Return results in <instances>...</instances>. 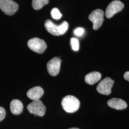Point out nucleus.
Returning <instances> with one entry per match:
<instances>
[{"label": "nucleus", "instance_id": "4", "mask_svg": "<svg viewBox=\"0 0 129 129\" xmlns=\"http://www.w3.org/2000/svg\"><path fill=\"white\" fill-rule=\"evenodd\" d=\"M27 110L30 113L42 117L45 114L46 107L40 100L33 101L28 105Z\"/></svg>", "mask_w": 129, "mask_h": 129}, {"label": "nucleus", "instance_id": "12", "mask_svg": "<svg viewBox=\"0 0 129 129\" xmlns=\"http://www.w3.org/2000/svg\"><path fill=\"white\" fill-rule=\"evenodd\" d=\"M102 78V75L99 72H92L87 74L85 78V80L86 83L93 85L98 82Z\"/></svg>", "mask_w": 129, "mask_h": 129}, {"label": "nucleus", "instance_id": "7", "mask_svg": "<svg viewBox=\"0 0 129 129\" xmlns=\"http://www.w3.org/2000/svg\"><path fill=\"white\" fill-rule=\"evenodd\" d=\"M114 80L109 77H106L97 86V90L100 94L105 95H110L114 84Z\"/></svg>", "mask_w": 129, "mask_h": 129}, {"label": "nucleus", "instance_id": "17", "mask_svg": "<svg viewBox=\"0 0 129 129\" xmlns=\"http://www.w3.org/2000/svg\"><path fill=\"white\" fill-rule=\"evenodd\" d=\"M74 34L78 37H80L82 36L84 33V30L83 28L78 27L77 28L74 30Z\"/></svg>", "mask_w": 129, "mask_h": 129}, {"label": "nucleus", "instance_id": "14", "mask_svg": "<svg viewBox=\"0 0 129 129\" xmlns=\"http://www.w3.org/2000/svg\"><path fill=\"white\" fill-rule=\"evenodd\" d=\"M48 3L49 0H33L32 5L34 9L38 10Z\"/></svg>", "mask_w": 129, "mask_h": 129}, {"label": "nucleus", "instance_id": "1", "mask_svg": "<svg viewBox=\"0 0 129 129\" xmlns=\"http://www.w3.org/2000/svg\"><path fill=\"white\" fill-rule=\"evenodd\" d=\"M45 26L47 31L54 36H58L64 35L69 28V23L64 21L59 25H57L53 23L50 20H46Z\"/></svg>", "mask_w": 129, "mask_h": 129}, {"label": "nucleus", "instance_id": "2", "mask_svg": "<svg viewBox=\"0 0 129 129\" xmlns=\"http://www.w3.org/2000/svg\"><path fill=\"white\" fill-rule=\"evenodd\" d=\"M61 105L66 112L73 113L79 109L80 102L76 97L71 95H68L62 99Z\"/></svg>", "mask_w": 129, "mask_h": 129}, {"label": "nucleus", "instance_id": "3", "mask_svg": "<svg viewBox=\"0 0 129 129\" xmlns=\"http://www.w3.org/2000/svg\"><path fill=\"white\" fill-rule=\"evenodd\" d=\"M27 45L31 50L38 54L43 53L47 47L46 44L44 40L37 37L30 39L28 41Z\"/></svg>", "mask_w": 129, "mask_h": 129}, {"label": "nucleus", "instance_id": "8", "mask_svg": "<svg viewBox=\"0 0 129 129\" xmlns=\"http://www.w3.org/2000/svg\"><path fill=\"white\" fill-rule=\"evenodd\" d=\"M124 7V4L120 1L115 0L112 1L107 6L105 14L107 18H111L114 15L120 12Z\"/></svg>", "mask_w": 129, "mask_h": 129}, {"label": "nucleus", "instance_id": "16", "mask_svg": "<svg viewBox=\"0 0 129 129\" xmlns=\"http://www.w3.org/2000/svg\"><path fill=\"white\" fill-rule=\"evenodd\" d=\"M51 14L52 18L55 20H59L62 16L60 11L56 8H54L51 10Z\"/></svg>", "mask_w": 129, "mask_h": 129}, {"label": "nucleus", "instance_id": "20", "mask_svg": "<svg viewBox=\"0 0 129 129\" xmlns=\"http://www.w3.org/2000/svg\"><path fill=\"white\" fill-rule=\"evenodd\" d=\"M79 129V128H69V129Z\"/></svg>", "mask_w": 129, "mask_h": 129}, {"label": "nucleus", "instance_id": "13", "mask_svg": "<svg viewBox=\"0 0 129 129\" xmlns=\"http://www.w3.org/2000/svg\"><path fill=\"white\" fill-rule=\"evenodd\" d=\"M10 110L13 114L19 115L23 111V105L18 100H13L10 104Z\"/></svg>", "mask_w": 129, "mask_h": 129}, {"label": "nucleus", "instance_id": "15", "mask_svg": "<svg viewBox=\"0 0 129 129\" xmlns=\"http://www.w3.org/2000/svg\"><path fill=\"white\" fill-rule=\"evenodd\" d=\"M71 46L72 49L75 51H78L79 48V44L78 39L76 38H71L70 39Z\"/></svg>", "mask_w": 129, "mask_h": 129}, {"label": "nucleus", "instance_id": "5", "mask_svg": "<svg viewBox=\"0 0 129 129\" xmlns=\"http://www.w3.org/2000/svg\"><path fill=\"white\" fill-rule=\"evenodd\" d=\"M18 7V5L12 0H0V9L8 15H14Z\"/></svg>", "mask_w": 129, "mask_h": 129}, {"label": "nucleus", "instance_id": "18", "mask_svg": "<svg viewBox=\"0 0 129 129\" xmlns=\"http://www.w3.org/2000/svg\"><path fill=\"white\" fill-rule=\"evenodd\" d=\"M6 115V111L3 107H0V121L5 119Z\"/></svg>", "mask_w": 129, "mask_h": 129}, {"label": "nucleus", "instance_id": "11", "mask_svg": "<svg viewBox=\"0 0 129 129\" xmlns=\"http://www.w3.org/2000/svg\"><path fill=\"white\" fill-rule=\"evenodd\" d=\"M43 89L39 86L30 88L27 92V96L31 100L34 101L39 100L44 94Z\"/></svg>", "mask_w": 129, "mask_h": 129}, {"label": "nucleus", "instance_id": "10", "mask_svg": "<svg viewBox=\"0 0 129 129\" xmlns=\"http://www.w3.org/2000/svg\"><path fill=\"white\" fill-rule=\"evenodd\" d=\"M107 104L110 107L118 110H121L126 109L127 104L123 100L119 98H113L109 100Z\"/></svg>", "mask_w": 129, "mask_h": 129}, {"label": "nucleus", "instance_id": "19", "mask_svg": "<svg viewBox=\"0 0 129 129\" xmlns=\"http://www.w3.org/2000/svg\"><path fill=\"white\" fill-rule=\"evenodd\" d=\"M124 78L125 80L129 81V71H127L125 73L124 75Z\"/></svg>", "mask_w": 129, "mask_h": 129}, {"label": "nucleus", "instance_id": "6", "mask_svg": "<svg viewBox=\"0 0 129 129\" xmlns=\"http://www.w3.org/2000/svg\"><path fill=\"white\" fill-rule=\"evenodd\" d=\"M104 13L101 9L94 10L89 14L88 18L93 23V29L95 30L98 29L102 26L104 21Z\"/></svg>", "mask_w": 129, "mask_h": 129}, {"label": "nucleus", "instance_id": "9", "mask_svg": "<svg viewBox=\"0 0 129 129\" xmlns=\"http://www.w3.org/2000/svg\"><path fill=\"white\" fill-rule=\"evenodd\" d=\"M61 61L59 57H54L47 63V71L52 76H56L59 73Z\"/></svg>", "mask_w": 129, "mask_h": 129}]
</instances>
